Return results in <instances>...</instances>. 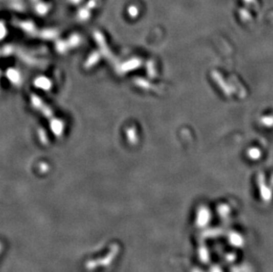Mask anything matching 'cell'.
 <instances>
[]
</instances>
